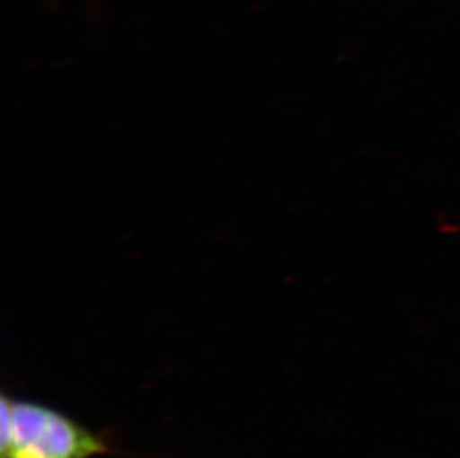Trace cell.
Masks as SVG:
<instances>
[{
  "label": "cell",
  "instance_id": "obj_1",
  "mask_svg": "<svg viewBox=\"0 0 460 458\" xmlns=\"http://www.w3.org/2000/svg\"><path fill=\"white\" fill-rule=\"evenodd\" d=\"M111 451L108 439L57 410L2 398V458H92Z\"/></svg>",
  "mask_w": 460,
  "mask_h": 458
}]
</instances>
